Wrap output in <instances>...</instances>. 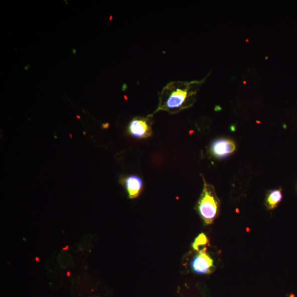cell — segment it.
Returning a JSON list of instances; mask_svg holds the SVG:
<instances>
[{
    "label": "cell",
    "instance_id": "6da1fadb",
    "mask_svg": "<svg viewBox=\"0 0 297 297\" xmlns=\"http://www.w3.org/2000/svg\"><path fill=\"white\" fill-rule=\"evenodd\" d=\"M201 82L197 81H173L163 89L159 96L157 110L148 117L160 111L170 114L178 113L191 107L195 101L196 95Z\"/></svg>",
    "mask_w": 297,
    "mask_h": 297
},
{
    "label": "cell",
    "instance_id": "7a4b0ae2",
    "mask_svg": "<svg viewBox=\"0 0 297 297\" xmlns=\"http://www.w3.org/2000/svg\"><path fill=\"white\" fill-rule=\"evenodd\" d=\"M204 187L196 205V210L205 225L212 224L220 211V201L217 196L215 187L209 185L204 177Z\"/></svg>",
    "mask_w": 297,
    "mask_h": 297
},
{
    "label": "cell",
    "instance_id": "3957f363",
    "mask_svg": "<svg viewBox=\"0 0 297 297\" xmlns=\"http://www.w3.org/2000/svg\"><path fill=\"white\" fill-rule=\"evenodd\" d=\"M190 267L193 272L198 275L212 273L215 268L214 260L207 252V248L198 251L193 256L190 262Z\"/></svg>",
    "mask_w": 297,
    "mask_h": 297
},
{
    "label": "cell",
    "instance_id": "277c9868",
    "mask_svg": "<svg viewBox=\"0 0 297 297\" xmlns=\"http://www.w3.org/2000/svg\"><path fill=\"white\" fill-rule=\"evenodd\" d=\"M152 121L150 118L136 117L131 120L128 132L135 138L145 139L153 134Z\"/></svg>",
    "mask_w": 297,
    "mask_h": 297
},
{
    "label": "cell",
    "instance_id": "5b68a950",
    "mask_svg": "<svg viewBox=\"0 0 297 297\" xmlns=\"http://www.w3.org/2000/svg\"><path fill=\"white\" fill-rule=\"evenodd\" d=\"M236 150L235 142L229 139L214 140L210 146V153L214 157L222 159L227 157Z\"/></svg>",
    "mask_w": 297,
    "mask_h": 297
},
{
    "label": "cell",
    "instance_id": "8992f818",
    "mask_svg": "<svg viewBox=\"0 0 297 297\" xmlns=\"http://www.w3.org/2000/svg\"><path fill=\"white\" fill-rule=\"evenodd\" d=\"M119 182L125 188L130 199L138 197L143 189V182L136 175L122 177Z\"/></svg>",
    "mask_w": 297,
    "mask_h": 297
},
{
    "label": "cell",
    "instance_id": "52a82bcc",
    "mask_svg": "<svg viewBox=\"0 0 297 297\" xmlns=\"http://www.w3.org/2000/svg\"><path fill=\"white\" fill-rule=\"evenodd\" d=\"M282 189L267 191L265 200V204L268 210L275 209L282 201L283 198Z\"/></svg>",
    "mask_w": 297,
    "mask_h": 297
},
{
    "label": "cell",
    "instance_id": "ba28073f",
    "mask_svg": "<svg viewBox=\"0 0 297 297\" xmlns=\"http://www.w3.org/2000/svg\"><path fill=\"white\" fill-rule=\"evenodd\" d=\"M209 243V239L206 235L204 233H201L200 235L194 240L192 244V248L194 250L198 251L205 248V246Z\"/></svg>",
    "mask_w": 297,
    "mask_h": 297
}]
</instances>
